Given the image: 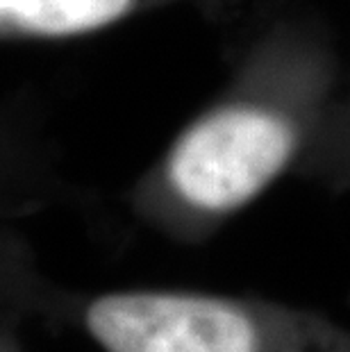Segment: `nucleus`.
I'll list each match as a JSON object with an SVG mask.
<instances>
[{
  "instance_id": "4",
  "label": "nucleus",
  "mask_w": 350,
  "mask_h": 352,
  "mask_svg": "<svg viewBox=\"0 0 350 352\" xmlns=\"http://www.w3.org/2000/svg\"><path fill=\"white\" fill-rule=\"evenodd\" d=\"M316 184L334 193L350 191V71L346 76L344 98H341L339 104L337 125L332 127L330 144H327Z\"/></svg>"
},
{
  "instance_id": "1",
  "label": "nucleus",
  "mask_w": 350,
  "mask_h": 352,
  "mask_svg": "<svg viewBox=\"0 0 350 352\" xmlns=\"http://www.w3.org/2000/svg\"><path fill=\"white\" fill-rule=\"evenodd\" d=\"M330 23L280 7L241 36L212 100L137 182L141 219L200 243L285 179H318L346 87Z\"/></svg>"
},
{
  "instance_id": "3",
  "label": "nucleus",
  "mask_w": 350,
  "mask_h": 352,
  "mask_svg": "<svg viewBox=\"0 0 350 352\" xmlns=\"http://www.w3.org/2000/svg\"><path fill=\"white\" fill-rule=\"evenodd\" d=\"M175 5H189L219 16L234 5V0H0V34H91Z\"/></svg>"
},
{
  "instance_id": "2",
  "label": "nucleus",
  "mask_w": 350,
  "mask_h": 352,
  "mask_svg": "<svg viewBox=\"0 0 350 352\" xmlns=\"http://www.w3.org/2000/svg\"><path fill=\"white\" fill-rule=\"evenodd\" d=\"M105 352H350V327L327 314L250 294L105 291L78 307Z\"/></svg>"
}]
</instances>
